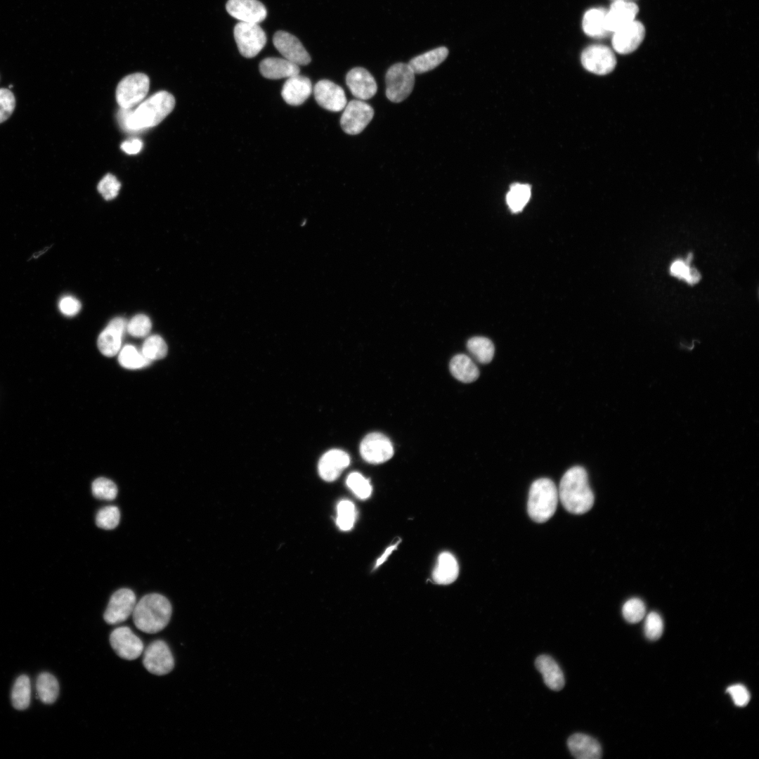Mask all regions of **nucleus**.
<instances>
[{"mask_svg":"<svg viewBox=\"0 0 759 759\" xmlns=\"http://www.w3.org/2000/svg\"><path fill=\"white\" fill-rule=\"evenodd\" d=\"M175 99L167 91H161L142 102L135 110L122 108L118 115L119 124L129 131H139L160 124L174 109Z\"/></svg>","mask_w":759,"mask_h":759,"instance_id":"obj_1","label":"nucleus"},{"mask_svg":"<svg viewBox=\"0 0 759 759\" xmlns=\"http://www.w3.org/2000/svg\"><path fill=\"white\" fill-rule=\"evenodd\" d=\"M558 496L564 507L571 513L581 514L592 508L594 494L583 467L575 466L564 473L559 483Z\"/></svg>","mask_w":759,"mask_h":759,"instance_id":"obj_2","label":"nucleus"},{"mask_svg":"<svg viewBox=\"0 0 759 759\" xmlns=\"http://www.w3.org/2000/svg\"><path fill=\"white\" fill-rule=\"evenodd\" d=\"M171 612V603L164 596L150 593L136 602L132 613L133 621L141 631L157 633L167 625Z\"/></svg>","mask_w":759,"mask_h":759,"instance_id":"obj_3","label":"nucleus"},{"mask_svg":"<svg viewBox=\"0 0 759 759\" xmlns=\"http://www.w3.org/2000/svg\"><path fill=\"white\" fill-rule=\"evenodd\" d=\"M558 490L554 482L547 478L536 480L531 486L528 513L538 523H543L554 514L558 502Z\"/></svg>","mask_w":759,"mask_h":759,"instance_id":"obj_4","label":"nucleus"},{"mask_svg":"<svg viewBox=\"0 0 759 759\" xmlns=\"http://www.w3.org/2000/svg\"><path fill=\"white\" fill-rule=\"evenodd\" d=\"M386 96L394 103L404 100L412 92L415 72L408 63H397L391 65L385 76Z\"/></svg>","mask_w":759,"mask_h":759,"instance_id":"obj_5","label":"nucleus"},{"mask_svg":"<svg viewBox=\"0 0 759 759\" xmlns=\"http://www.w3.org/2000/svg\"><path fill=\"white\" fill-rule=\"evenodd\" d=\"M149 86V78L143 73H134L125 77L116 89L117 103L122 108H131L144 99Z\"/></svg>","mask_w":759,"mask_h":759,"instance_id":"obj_6","label":"nucleus"},{"mask_svg":"<svg viewBox=\"0 0 759 759\" xmlns=\"http://www.w3.org/2000/svg\"><path fill=\"white\" fill-rule=\"evenodd\" d=\"M233 34L240 54L245 58L256 56L266 43V34L257 23L240 22L235 25Z\"/></svg>","mask_w":759,"mask_h":759,"instance_id":"obj_7","label":"nucleus"},{"mask_svg":"<svg viewBox=\"0 0 759 759\" xmlns=\"http://www.w3.org/2000/svg\"><path fill=\"white\" fill-rule=\"evenodd\" d=\"M344 109L340 124L343 131L350 135L363 131L374 116L373 108L360 100L349 101Z\"/></svg>","mask_w":759,"mask_h":759,"instance_id":"obj_8","label":"nucleus"},{"mask_svg":"<svg viewBox=\"0 0 759 759\" xmlns=\"http://www.w3.org/2000/svg\"><path fill=\"white\" fill-rule=\"evenodd\" d=\"M143 664L148 672L156 675L170 673L174 668V660L167 644L162 640L150 643L143 652Z\"/></svg>","mask_w":759,"mask_h":759,"instance_id":"obj_9","label":"nucleus"},{"mask_svg":"<svg viewBox=\"0 0 759 759\" xmlns=\"http://www.w3.org/2000/svg\"><path fill=\"white\" fill-rule=\"evenodd\" d=\"M580 60L585 70L599 75L610 73L616 64L614 53L610 48L602 44L585 48L581 53Z\"/></svg>","mask_w":759,"mask_h":759,"instance_id":"obj_10","label":"nucleus"},{"mask_svg":"<svg viewBox=\"0 0 759 759\" xmlns=\"http://www.w3.org/2000/svg\"><path fill=\"white\" fill-rule=\"evenodd\" d=\"M136 604L134 592L129 588H122L111 596L103 614L105 621L115 625L125 621L133 613Z\"/></svg>","mask_w":759,"mask_h":759,"instance_id":"obj_11","label":"nucleus"},{"mask_svg":"<svg viewBox=\"0 0 759 759\" xmlns=\"http://www.w3.org/2000/svg\"><path fill=\"white\" fill-rule=\"evenodd\" d=\"M112 649L122 659L131 661L138 658L143 651V643L127 626L115 628L110 635Z\"/></svg>","mask_w":759,"mask_h":759,"instance_id":"obj_12","label":"nucleus"},{"mask_svg":"<svg viewBox=\"0 0 759 759\" xmlns=\"http://www.w3.org/2000/svg\"><path fill=\"white\" fill-rule=\"evenodd\" d=\"M363 459L370 464H381L389 460L394 455L390 440L384 434L373 432L368 434L360 445Z\"/></svg>","mask_w":759,"mask_h":759,"instance_id":"obj_13","label":"nucleus"},{"mask_svg":"<svg viewBox=\"0 0 759 759\" xmlns=\"http://www.w3.org/2000/svg\"><path fill=\"white\" fill-rule=\"evenodd\" d=\"M313 94L320 107L332 112H339L347 104L343 89L327 79L320 80L315 84Z\"/></svg>","mask_w":759,"mask_h":759,"instance_id":"obj_14","label":"nucleus"},{"mask_svg":"<svg viewBox=\"0 0 759 759\" xmlns=\"http://www.w3.org/2000/svg\"><path fill=\"white\" fill-rule=\"evenodd\" d=\"M613 34L614 49L620 54H628L635 51L642 42L645 28L642 22L635 20Z\"/></svg>","mask_w":759,"mask_h":759,"instance_id":"obj_15","label":"nucleus"},{"mask_svg":"<svg viewBox=\"0 0 759 759\" xmlns=\"http://www.w3.org/2000/svg\"><path fill=\"white\" fill-rule=\"evenodd\" d=\"M276 49L287 60L298 65H306L311 62V57L300 41L294 35L285 31H278L273 37Z\"/></svg>","mask_w":759,"mask_h":759,"instance_id":"obj_16","label":"nucleus"},{"mask_svg":"<svg viewBox=\"0 0 759 759\" xmlns=\"http://www.w3.org/2000/svg\"><path fill=\"white\" fill-rule=\"evenodd\" d=\"M127 323L123 318L117 317L110 321L98 336L97 344L105 356L112 357L120 351L122 338L126 330Z\"/></svg>","mask_w":759,"mask_h":759,"instance_id":"obj_17","label":"nucleus"},{"mask_svg":"<svg viewBox=\"0 0 759 759\" xmlns=\"http://www.w3.org/2000/svg\"><path fill=\"white\" fill-rule=\"evenodd\" d=\"M226 8L232 17L244 22L259 24L267 15L266 7L258 0H228Z\"/></svg>","mask_w":759,"mask_h":759,"instance_id":"obj_18","label":"nucleus"},{"mask_svg":"<svg viewBox=\"0 0 759 759\" xmlns=\"http://www.w3.org/2000/svg\"><path fill=\"white\" fill-rule=\"evenodd\" d=\"M346 82L351 93L361 100L373 97L377 90V83L372 75L365 68H352L346 76Z\"/></svg>","mask_w":759,"mask_h":759,"instance_id":"obj_19","label":"nucleus"},{"mask_svg":"<svg viewBox=\"0 0 759 759\" xmlns=\"http://www.w3.org/2000/svg\"><path fill=\"white\" fill-rule=\"evenodd\" d=\"M639 11L637 5L632 1H614L606 11V27L610 33L627 25L635 20Z\"/></svg>","mask_w":759,"mask_h":759,"instance_id":"obj_20","label":"nucleus"},{"mask_svg":"<svg viewBox=\"0 0 759 759\" xmlns=\"http://www.w3.org/2000/svg\"><path fill=\"white\" fill-rule=\"evenodd\" d=\"M350 464L349 455L339 449L325 453L320 459L318 469L320 477L326 481H333Z\"/></svg>","mask_w":759,"mask_h":759,"instance_id":"obj_21","label":"nucleus"},{"mask_svg":"<svg viewBox=\"0 0 759 759\" xmlns=\"http://www.w3.org/2000/svg\"><path fill=\"white\" fill-rule=\"evenodd\" d=\"M312 91L311 80L305 76L297 74L287 79L281 95L287 104L299 105L310 96Z\"/></svg>","mask_w":759,"mask_h":759,"instance_id":"obj_22","label":"nucleus"},{"mask_svg":"<svg viewBox=\"0 0 759 759\" xmlns=\"http://www.w3.org/2000/svg\"><path fill=\"white\" fill-rule=\"evenodd\" d=\"M567 745L571 754L578 759H598L602 756L599 742L587 734H572L568 739Z\"/></svg>","mask_w":759,"mask_h":759,"instance_id":"obj_23","label":"nucleus"},{"mask_svg":"<svg viewBox=\"0 0 759 759\" xmlns=\"http://www.w3.org/2000/svg\"><path fill=\"white\" fill-rule=\"evenodd\" d=\"M259 71L267 79H279L299 74V65L285 58H266L259 64Z\"/></svg>","mask_w":759,"mask_h":759,"instance_id":"obj_24","label":"nucleus"},{"mask_svg":"<svg viewBox=\"0 0 759 759\" xmlns=\"http://www.w3.org/2000/svg\"><path fill=\"white\" fill-rule=\"evenodd\" d=\"M538 670L542 674L545 684L551 689L558 691L564 686V677L557 663L547 655L539 656L535 662Z\"/></svg>","mask_w":759,"mask_h":759,"instance_id":"obj_25","label":"nucleus"},{"mask_svg":"<svg viewBox=\"0 0 759 759\" xmlns=\"http://www.w3.org/2000/svg\"><path fill=\"white\" fill-rule=\"evenodd\" d=\"M458 573L459 566L455 557L448 552L440 554L432 573L434 581L440 585L450 584L457 579Z\"/></svg>","mask_w":759,"mask_h":759,"instance_id":"obj_26","label":"nucleus"},{"mask_svg":"<svg viewBox=\"0 0 759 759\" xmlns=\"http://www.w3.org/2000/svg\"><path fill=\"white\" fill-rule=\"evenodd\" d=\"M606 11L603 8H593L585 13L582 27L587 35L593 38H603L610 34L606 27Z\"/></svg>","mask_w":759,"mask_h":759,"instance_id":"obj_27","label":"nucleus"},{"mask_svg":"<svg viewBox=\"0 0 759 759\" xmlns=\"http://www.w3.org/2000/svg\"><path fill=\"white\" fill-rule=\"evenodd\" d=\"M448 55V49L441 46L414 57L408 64L415 74H421L436 67L446 60Z\"/></svg>","mask_w":759,"mask_h":759,"instance_id":"obj_28","label":"nucleus"},{"mask_svg":"<svg viewBox=\"0 0 759 759\" xmlns=\"http://www.w3.org/2000/svg\"><path fill=\"white\" fill-rule=\"evenodd\" d=\"M450 370L455 378L465 383L472 382L479 376L476 364L465 354H458L451 359Z\"/></svg>","mask_w":759,"mask_h":759,"instance_id":"obj_29","label":"nucleus"},{"mask_svg":"<svg viewBox=\"0 0 759 759\" xmlns=\"http://www.w3.org/2000/svg\"><path fill=\"white\" fill-rule=\"evenodd\" d=\"M36 689L40 700L51 704L56 701L59 694V684L57 679L51 673H40L37 679Z\"/></svg>","mask_w":759,"mask_h":759,"instance_id":"obj_30","label":"nucleus"},{"mask_svg":"<svg viewBox=\"0 0 759 759\" xmlns=\"http://www.w3.org/2000/svg\"><path fill=\"white\" fill-rule=\"evenodd\" d=\"M467 347L474 358L481 363H488L494 356L495 348L493 342L484 337H474L467 343Z\"/></svg>","mask_w":759,"mask_h":759,"instance_id":"obj_31","label":"nucleus"},{"mask_svg":"<svg viewBox=\"0 0 759 759\" xmlns=\"http://www.w3.org/2000/svg\"><path fill=\"white\" fill-rule=\"evenodd\" d=\"M31 684L26 675H20L14 682L11 692V702L17 710L26 709L30 703Z\"/></svg>","mask_w":759,"mask_h":759,"instance_id":"obj_32","label":"nucleus"},{"mask_svg":"<svg viewBox=\"0 0 759 759\" xmlns=\"http://www.w3.org/2000/svg\"><path fill=\"white\" fill-rule=\"evenodd\" d=\"M531 186L516 183L510 186L506 195V202L510 209L514 213L521 212L530 200Z\"/></svg>","mask_w":759,"mask_h":759,"instance_id":"obj_33","label":"nucleus"},{"mask_svg":"<svg viewBox=\"0 0 759 759\" xmlns=\"http://www.w3.org/2000/svg\"><path fill=\"white\" fill-rule=\"evenodd\" d=\"M118 360L122 367L131 370L142 368L151 362L135 346L129 344L125 345L119 351Z\"/></svg>","mask_w":759,"mask_h":759,"instance_id":"obj_34","label":"nucleus"},{"mask_svg":"<svg viewBox=\"0 0 759 759\" xmlns=\"http://www.w3.org/2000/svg\"><path fill=\"white\" fill-rule=\"evenodd\" d=\"M141 353L150 361L162 359L167 353V346L160 335H151L143 342Z\"/></svg>","mask_w":759,"mask_h":759,"instance_id":"obj_35","label":"nucleus"},{"mask_svg":"<svg viewBox=\"0 0 759 759\" xmlns=\"http://www.w3.org/2000/svg\"><path fill=\"white\" fill-rule=\"evenodd\" d=\"M356 517V507L350 500H343L337 507L336 523L339 529L346 531L351 530Z\"/></svg>","mask_w":759,"mask_h":759,"instance_id":"obj_36","label":"nucleus"},{"mask_svg":"<svg viewBox=\"0 0 759 759\" xmlns=\"http://www.w3.org/2000/svg\"><path fill=\"white\" fill-rule=\"evenodd\" d=\"M346 484L359 499H367L372 493V486L369 481L358 472L351 473L347 476Z\"/></svg>","mask_w":759,"mask_h":759,"instance_id":"obj_37","label":"nucleus"},{"mask_svg":"<svg viewBox=\"0 0 759 759\" xmlns=\"http://www.w3.org/2000/svg\"><path fill=\"white\" fill-rule=\"evenodd\" d=\"M91 491L93 496L99 500H112L117 495L116 484L105 477L95 479L91 485Z\"/></svg>","mask_w":759,"mask_h":759,"instance_id":"obj_38","label":"nucleus"},{"mask_svg":"<svg viewBox=\"0 0 759 759\" xmlns=\"http://www.w3.org/2000/svg\"><path fill=\"white\" fill-rule=\"evenodd\" d=\"M119 519L120 512L118 507L109 505L98 510L96 516V524L100 528L110 530L117 526Z\"/></svg>","mask_w":759,"mask_h":759,"instance_id":"obj_39","label":"nucleus"},{"mask_svg":"<svg viewBox=\"0 0 759 759\" xmlns=\"http://www.w3.org/2000/svg\"><path fill=\"white\" fill-rule=\"evenodd\" d=\"M624 618L630 623L640 621L645 616L644 603L639 598H631L625 602L622 608Z\"/></svg>","mask_w":759,"mask_h":759,"instance_id":"obj_40","label":"nucleus"},{"mask_svg":"<svg viewBox=\"0 0 759 759\" xmlns=\"http://www.w3.org/2000/svg\"><path fill=\"white\" fill-rule=\"evenodd\" d=\"M151 327L150 318L145 315L138 314L127 323L126 331L133 337H144L150 333Z\"/></svg>","mask_w":759,"mask_h":759,"instance_id":"obj_41","label":"nucleus"},{"mask_svg":"<svg viewBox=\"0 0 759 759\" xmlns=\"http://www.w3.org/2000/svg\"><path fill=\"white\" fill-rule=\"evenodd\" d=\"M644 635L649 640L660 638L663 631V622L661 616L655 612H650L646 617L644 628Z\"/></svg>","mask_w":759,"mask_h":759,"instance_id":"obj_42","label":"nucleus"},{"mask_svg":"<svg viewBox=\"0 0 759 759\" xmlns=\"http://www.w3.org/2000/svg\"><path fill=\"white\" fill-rule=\"evenodd\" d=\"M670 269L673 275L684 279L689 284L697 283L701 278L696 270L689 268L686 262L680 260L675 261Z\"/></svg>","mask_w":759,"mask_h":759,"instance_id":"obj_43","label":"nucleus"},{"mask_svg":"<svg viewBox=\"0 0 759 759\" xmlns=\"http://www.w3.org/2000/svg\"><path fill=\"white\" fill-rule=\"evenodd\" d=\"M120 187L121 184L117 178L108 174L100 181L97 189L105 200H110L117 197Z\"/></svg>","mask_w":759,"mask_h":759,"instance_id":"obj_44","label":"nucleus"},{"mask_svg":"<svg viewBox=\"0 0 759 759\" xmlns=\"http://www.w3.org/2000/svg\"><path fill=\"white\" fill-rule=\"evenodd\" d=\"M15 105L13 93L7 89H0V123L6 121L12 114Z\"/></svg>","mask_w":759,"mask_h":759,"instance_id":"obj_45","label":"nucleus"},{"mask_svg":"<svg viewBox=\"0 0 759 759\" xmlns=\"http://www.w3.org/2000/svg\"><path fill=\"white\" fill-rule=\"evenodd\" d=\"M727 692L730 694L734 704L737 706H745L749 702L750 694L743 685H731L727 689Z\"/></svg>","mask_w":759,"mask_h":759,"instance_id":"obj_46","label":"nucleus"},{"mask_svg":"<svg viewBox=\"0 0 759 759\" xmlns=\"http://www.w3.org/2000/svg\"><path fill=\"white\" fill-rule=\"evenodd\" d=\"M58 306L62 313L67 316H73L80 311L81 303L73 297L65 296L61 298Z\"/></svg>","mask_w":759,"mask_h":759,"instance_id":"obj_47","label":"nucleus"},{"mask_svg":"<svg viewBox=\"0 0 759 759\" xmlns=\"http://www.w3.org/2000/svg\"><path fill=\"white\" fill-rule=\"evenodd\" d=\"M143 147V143L140 139L133 138L123 142L120 148L127 154L134 155L141 151Z\"/></svg>","mask_w":759,"mask_h":759,"instance_id":"obj_48","label":"nucleus"},{"mask_svg":"<svg viewBox=\"0 0 759 759\" xmlns=\"http://www.w3.org/2000/svg\"><path fill=\"white\" fill-rule=\"evenodd\" d=\"M398 543H399V541H398L397 543H395V544H394V545H391V546L388 547H387V549L385 550V551L384 552V553H383V554H382V555L380 556V557H379V559H378L377 560V562H376V564H375V569H376L377 567H378L379 566H380V565H381L382 564H383V563H384V562H385V561L387 560V558H388V557H389V555H390V554H391V552H393L394 550H395L396 549V547H397V546H398Z\"/></svg>","mask_w":759,"mask_h":759,"instance_id":"obj_49","label":"nucleus"},{"mask_svg":"<svg viewBox=\"0 0 759 759\" xmlns=\"http://www.w3.org/2000/svg\"><path fill=\"white\" fill-rule=\"evenodd\" d=\"M614 1H616V0H614ZM624 1H632V0H624Z\"/></svg>","mask_w":759,"mask_h":759,"instance_id":"obj_50","label":"nucleus"}]
</instances>
